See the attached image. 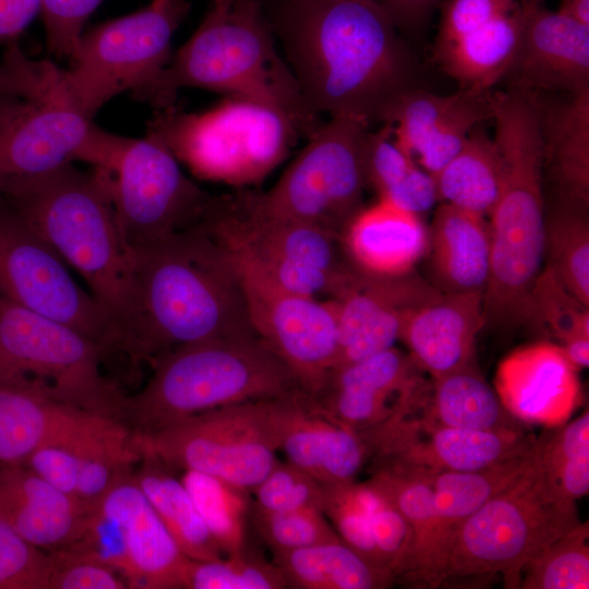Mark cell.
Instances as JSON below:
<instances>
[{
  "instance_id": "1",
  "label": "cell",
  "mask_w": 589,
  "mask_h": 589,
  "mask_svg": "<svg viewBox=\"0 0 589 589\" xmlns=\"http://www.w3.org/2000/svg\"><path fill=\"white\" fill-rule=\"evenodd\" d=\"M265 1L273 33L315 115L384 122L411 88L410 55L376 0Z\"/></svg>"
},
{
  "instance_id": "2",
  "label": "cell",
  "mask_w": 589,
  "mask_h": 589,
  "mask_svg": "<svg viewBox=\"0 0 589 589\" xmlns=\"http://www.w3.org/2000/svg\"><path fill=\"white\" fill-rule=\"evenodd\" d=\"M133 317L120 349L149 361L194 342L256 335L227 247L203 224L131 250Z\"/></svg>"
},
{
  "instance_id": "3",
  "label": "cell",
  "mask_w": 589,
  "mask_h": 589,
  "mask_svg": "<svg viewBox=\"0 0 589 589\" xmlns=\"http://www.w3.org/2000/svg\"><path fill=\"white\" fill-rule=\"evenodd\" d=\"M111 175L65 164L0 192L21 217L85 281L110 317L117 347L133 317L130 252L110 194Z\"/></svg>"
},
{
  "instance_id": "4",
  "label": "cell",
  "mask_w": 589,
  "mask_h": 589,
  "mask_svg": "<svg viewBox=\"0 0 589 589\" xmlns=\"http://www.w3.org/2000/svg\"><path fill=\"white\" fill-rule=\"evenodd\" d=\"M275 38L265 0H233L226 11L212 9L164 69L132 92L133 97L158 110L172 107L185 87L251 98L289 115L308 137L322 121L306 105Z\"/></svg>"
},
{
  "instance_id": "5",
  "label": "cell",
  "mask_w": 589,
  "mask_h": 589,
  "mask_svg": "<svg viewBox=\"0 0 589 589\" xmlns=\"http://www.w3.org/2000/svg\"><path fill=\"white\" fill-rule=\"evenodd\" d=\"M501 189L490 214L491 266L485 324L514 329L531 323L532 289L544 260L543 140L537 109L501 106L493 116Z\"/></svg>"
},
{
  "instance_id": "6",
  "label": "cell",
  "mask_w": 589,
  "mask_h": 589,
  "mask_svg": "<svg viewBox=\"0 0 589 589\" xmlns=\"http://www.w3.org/2000/svg\"><path fill=\"white\" fill-rule=\"evenodd\" d=\"M124 396L121 421L151 434L190 417L302 389L287 364L257 336L212 339L175 348Z\"/></svg>"
},
{
  "instance_id": "7",
  "label": "cell",
  "mask_w": 589,
  "mask_h": 589,
  "mask_svg": "<svg viewBox=\"0 0 589 589\" xmlns=\"http://www.w3.org/2000/svg\"><path fill=\"white\" fill-rule=\"evenodd\" d=\"M147 134L164 143L194 176L238 188L263 180L303 136L286 112L239 96H225L199 112L159 110Z\"/></svg>"
},
{
  "instance_id": "8",
  "label": "cell",
  "mask_w": 589,
  "mask_h": 589,
  "mask_svg": "<svg viewBox=\"0 0 589 589\" xmlns=\"http://www.w3.org/2000/svg\"><path fill=\"white\" fill-rule=\"evenodd\" d=\"M580 522L576 502L560 495L537 462L512 486L468 516L455 530L442 584L450 578L502 574L519 587L526 564Z\"/></svg>"
},
{
  "instance_id": "9",
  "label": "cell",
  "mask_w": 589,
  "mask_h": 589,
  "mask_svg": "<svg viewBox=\"0 0 589 589\" xmlns=\"http://www.w3.org/2000/svg\"><path fill=\"white\" fill-rule=\"evenodd\" d=\"M106 352L76 328L0 298V381L121 421L125 395L100 372Z\"/></svg>"
},
{
  "instance_id": "10",
  "label": "cell",
  "mask_w": 589,
  "mask_h": 589,
  "mask_svg": "<svg viewBox=\"0 0 589 589\" xmlns=\"http://www.w3.org/2000/svg\"><path fill=\"white\" fill-rule=\"evenodd\" d=\"M369 124L329 117L267 192L242 189L249 206L263 215L318 227L337 236L362 207L366 185Z\"/></svg>"
},
{
  "instance_id": "11",
  "label": "cell",
  "mask_w": 589,
  "mask_h": 589,
  "mask_svg": "<svg viewBox=\"0 0 589 589\" xmlns=\"http://www.w3.org/2000/svg\"><path fill=\"white\" fill-rule=\"evenodd\" d=\"M187 0H152L133 13L83 33L59 84L88 119L115 96L153 80L170 60L171 41L187 16Z\"/></svg>"
},
{
  "instance_id": "12",
  "label": "cell",
  "mask_w": 589,
  "mask_h": 589,
  "mask_svg": "<svg viewBox=\"0 0 589 589\" xmlns=\"http://www.w3.org/2000/svg\"><path fill=\"white\" fill-rule=\"evenodd\" d=\"M247 251L283 288L306 297L336 298L357 269L342 259L340 238L308 224L253 211L242 189L214 196L203 221Z\"/></svg>"
},
{
  "instance_id": "13",
  "label": "cell",
  "mask_w": 589,
  "mask_h": 589,
  "mask_svg": "<svg viewBox=\"0 0 589 589\" xmlns=\"http://www.w3.org/2000/svg\"><path fill=\"white\" fill-rule=\"evenodd\" d=\"M214 235L231 255L253 330L287 364L302 390L314 396L336 361L335 301L283 288L241 247Z\"/></svg>"
},
{
  "instance_id": "14",
  "label": "cell",
  "mask_w": 589,
  "mask_h": 589,
  "mask_svg": "<svg viewBox=\"0 0 589 589\" xmlns=\"http://www.w3.org/2000/svg\"><path fill=\"white\" fill-rule=\"evenodd\" d=\"M110 194L129 251L200 226L214 199L149 134L125 137L111 172Z\"/></svg>"
},
{
  "instance_id": "15",
  "label": "cell",
  "mask_w": 589,
  "mask_h": 589,
  "mask_svg": "<svg viewBox=\"0 0 589 589\" xmlns=\"http://www.w3.org/2000/svg\"><path fill=\"white\" fill-rule=\"evenodd\" d=\"M261 400L200 413L151 434L134 433L142 454L169 469L204 472L251 490L278 461Z\"/></svg>"
},
{
  "instance_id": "16",
  "label": "cell",
  "mask_w": 589,
  "mask_h": 589,
  "mask_svg": "<svg viewBox=\"0 0 589 589\" xmlns=\"http://www.w3.org/2000/svg\"><path fill=\"white\" fill-rule=\"evenodd\" d=\"M73 546L116 569L128 588L181 589L190 558L134 481L116 483L88 513Z\"/></svg>"
},
{
  "instance_id": "17",
  "label": "cell",
  "mask_w": 589,
  "mask_h": 589,
  "mask_svg": "<svg viewBox=\"0 0 589 589\" xmlns=\"http://www.w3.org/2000/svg\"><path fill=\"white\" fill-rule=\"evenodd\" d=\"M69 268L0 196V298L76 328L106 351L116 348L110 317Z\"/></svg>"
},
{
  "instance_id": "18",
  "label": "cell",
  "mask_w": 589,
  "mask_h": 589,
  "mask_svg": "<svg viewBox=\"0 0 589 589\" xmlns=\"http://www.w3.org/2000/svg\"><path fill=\"white\" fill-rule=\"evenodd\" d=\"M370 471L398 469L432 476L474 471L532 452L538 440L519 429L472 430L433 423L411 409L359 433Z\"/></svg>"
},
{
  "instance_id": "19",
  "label": "cell",
  "mask_w": 589,
  "mask_h": 589,
  "mask_svg": "<svg viewBox=\"0 0 589 589\" xmlns=\"http://www.w3.org/2000/svg\"><path fill=\"white\" fill-rule=\"evenodd\" d=\"M103 129L59 84V68L36 94L0 115V192L74 160L92 164Z\"/></svg>"
},
{
  "instance_id": "20",
  "label": "cell",
  "mask_w": 589,
  "mask_h": 589,
  "mask_svg": "<svg viewBox=\"0 0 589 589\" xmlns=\"http://www.w3.org/2000/svg\"><path fill=\"white\" fill-rule=\"evenodd\" d=\"M267 433L287 461L322 484L356 481L366 464L361 435L325 414L302 389L260 401Z\"/></svg>"
},
{
  "instance_id": "21",
  "label": "cell",
  "mask_w": 589,
  "mask_h": 589,
  "mask_svg": "<svg viewBox=\"0 0 589 589\" xmlns=\"http://www.w3.org/2000/svg\"><path fill=\"white\" fill-rule=\"evenodd\" d=\"M129 431L115 418L0 381V464L22 465L36 448L52 443L85 452L123 438Z\"/></svg>"
},
{
  "instance_id": "22",
  "label": "cell",
  "mask_w": 589,
  "mask_h": 589,
  "mask_svg": "<svg viewBox=\"0 0 589 589\" xmlns=\"http://www.w3.org/2000/svg\"><path fill=\"white\" fill-rule=\"evenodd\" d=\"M442 293L412 272L389 277L357 272L336 303L337 369L394 347L407 315Z\"/></svg>"
},
{
  "instance_id": "23",
  "label": "cell",
  "mask_w": 589,
  "mask_h": 589,
  "mask_svg": "<svg viewBox=\"0 0 589 589\" xmlns=\"http://www.w3.org/2000/svg\"><path fill=\"white\" fill-rule=\"evenodd\" d=\"M409 354L395 347L334 369L312 396L336 422L358 433L385 422L426 385Z\"/></svg>"
},
{
  "instance_id": "24",
  "label": "cell",
  "mask_w": 589,
  "mask_h": 589,
  "mask_svg": "<svg viewBox=\"0 0 589 589\" xmlns=\"http://www.w3.org/2000/svg\"><path fill=\"white\" fill-rule=\"evenodd\" d=\"M507 75L528 91L589 88V25L543 4L521 7L520 44Z\"/></svg>"
},
{
  "instance_id": "25",
  "label": "cell",
  "mask_w": 589,
  "mask_h": 589,
  "mask_svg": "<svg viewBox=\"0 0 589 589\" xmlns=\"http://www.w3.org/2000/svg\"><path fill=\"white\" fill-rule=\"evenodd\" d=\"M577 370L558 345L536 342L508 354L496 371V392L515 417L554 424L578 402Z\"/></svg>"
},
{
  "instance_id": "26",
  "label": "cell",
  "mask_w": 589,
  "mask_h": 589,
  "mask_svg": "<svg viewBox=\"0 0 589 589\" xmlns=\"http://www.w3.org/2000/svg\"><path fill=\"white\" fill-rule=\"evenodd\" d=\"M483 297L478 291L442 292L405 318L399 339L432 378L476 362V338L485 325Z\"/></svg>"
},
{
  "instance_id": "27",
  "label": "cell",
  "mask_w": 589,
  "mask_h": 589,
  "mask_svg": "<svg viewBox=\"0 0 589 589\" xmlns=\"http://www.w3.org/2000/svg\"><path fill=\"white\" fill-rule=\"evenodd\" d=\"M88 513L23 465L0 464V517L34 545L52 551L77 541Z\"/></svg>"
},
{
  "instance_id": "28",
  "label": "cell",
  "mask_w": 589,
  "mask_h": 589,
  "mask_svg": "<svg viewBox=\"0 0 589 589\" xmlns=\"http://www.w3.org/2000/svg\"><path fill=\"white\" fill-rule=\"evenodd\" d=\"M340 241L359 272L380 277L398 276L412 272L428 252L429 229L420 215L378 197L354 214Z\"/></svg>"
},
{
  "instance_id": "29",
  "label": "cell",
  "mask_w": 589,
  "mask_h": 589,
  "mask_svg": "<svg viewBox=\"0 0 589 589\" xmlns=\"http://www.w3.org/2000/svg\"><path fill=\"white\" fill-rule=\"evenodd\" d=\"M431 272L443 293L483 292L491 266V235L485 217L442 203L429 229Z\"/></svg>"
},
{
  "instance_id": "30",
  "label": "cell",
  "mask_w": 589,
  "mask_h": 589,
  "mask_svg": "<svg viewBox=\"0 0 589 589\" xmlns=\"http://www.w3.org/2000/svg\"><path fill=\"white\" fill-rule=\"evenodd\" d=\"M543 165L561 201L589 204V88L541 105Z\"/></svg>"
},
{
  "instance_id": "31",
  "label": "cell",
  "mask_w": 589,
  "mask_h": 589,
  "mask_svg": "<svg viewBox=\"0 0 589 589\" xmlns=\"http://www.w3.org/2000/svg\"><path fill=\"white\" fill-rule=\"evenodd\" d=\"M370 472L369 481L398 508L412 529L410 558L398 581L438 587L442 585L444 552L429 476L398 469Z\"/></svg>"
},
{
  "instance_id": "32",
  "label": "cell",
  "mask_w": 589,
  "mask_h": 589,
  "mask_svg": "<svg viewBox=\"0 0 589 589\" xmlns=\"http://www.w3.org/2000/svg\"><path fill=\"white\" fill-rule=\"evenodd\" d=\"M520 36L521 7L436 47V59L461 89L484 93L509 73Z\"/></svg>"
},
{
  "instance_id": "33",
  "label": "cell",
  "mask_w": 589,
  "mask_h": 589,
  "mask_svg": "<svg viewBox=\"0 0 589 589\" xmlns=\"http://www.w3.org/2000/svg\"><path fill=\"white\" fill-rule=\"evenodd\" d=\"M411 409L444 426L472 430L520 428L476 362L432 378L422 398Z\"/></svg>"
},
{
  "instance_id": "34",
  "label": "cell",
  "mask_w": 589,
  "mask_h": 589,
  "mask_svg": "<svg viewBox=\"0 0 589 589\" xmlns=\"http://www.w3.org/2000/svg\"><path fill=\"white\" fill-rule=\"evenodd\" d=\"M288 588L384 589L396 582L394 574L364 558L342 540L273 554Z\"/></svg>"
},
{
  "instance_id": "35",
  "label": "cell",
  "mask_w": 589,
  "mask_h": 589,
  "mask_svg": "<svg viewBox=\"0 0 589 589\" xmlns=\"http://www.w3.org/2000/svg\"><path fill=\"white\" fill-rule=\"evenodd\" d=\"M538 444L528 454L480 470L445 471L429 476L438 518L444 566L450 539L457 527L488 501L512 486L532 469L537 462Z\"/></svg>"
},
{
  "instance_id": "36",
  "label": "cell",
  "mask_w": 589,
  "mask_h": 589,
  "mask_svg": "<svg viewBox=\"0 0 589 589\" xmlns=\"http://www.w3.org/2000/svg\"><path fill=\"white\" fill-rule=\"evenodd\" d=\"M140 462L137 471L133 473L134 481L182 553L194 561L223 557L182 481L151 454H142Z\"/></svg>"
},
{
  "instance_id": "37",
  "label": "cell",
  "mask_w": 589,
  "mask_h": 589,
  "mask_svg": "<svg viewBox=\"0 0 589 589\" xmlns=\"http://www.w3.org/2000/svg\"><path fill=\"white\" fill-rule=\"evenodd\" d=\"M434 180L438 201L490 216L501 189V160L493 137L477 125Z\"/></svg>"
},
{
  "instance_id": "38",
  "label": "cell",
  "mask_w": 589,
  "mask_h": 589,
  "mask_svg": "<svg viewBox=\"0 0 589 589\" xmlns=\"http://www.w3.org/2000/svg\"><path fill=\"white\" fill-rule=\"evenodd\" d=\"M365 172L378 197L411 213L421 215L437 201L433 176L396 143L388 124L368 134Z\"/></svg>"
},
{
  "instance_id": "39",
  "label": "cell",
  "mask_w": 589,
  "mask_h": 589,
  "mask_svg": "<svg viewBox=\"0 0 589 589\" xmlns=\"http://www.w3.org/2000/svg\"><path fill=\"white\" fill-rule=\"evenodd\" d=\"M180 480L223 555L244 551L250 545L248 527L252 504L251 492L220 478L194 470H184Z\"/></svg>"
},
{
  "instance_id": "40",
  "label": "cell",
  "mask_w": 589,
  "mask_h": 589,
  "mask_svg": "<svg viewBox=\"0 0 589 589\" xmlns=\"http://www.w3.org/2000/svg\"><path fill=\"white\" fill-rule=\"evenodd\" d=\"M588 208L562 201L545 217L544 257L564 286L589 306Z\"/></svg>"
},
{
  "instance_id": "41",
  "label": "cell",
  "mask_w": 589,
  "mask_h": 589,
  "mask_svg": "<svg viewBox=\"0 0 589 589\" xmlns=\"http://www.w3.org/2000/svg\"><path fill=\"white\" fill-rule=\"evenodd\" d=\"M538 465L553 489L576 502L589 491V412L539 440Z\"/></svg>"
},
{
  "instance_id": "42",
  "label": "cell",
  "mask_w": 589,
  "mask_h": 589,
  "mask_svg": "<svg viewBox=\"0 0 589 589\" xmlns=\"http://www.w3.org/2000/svg\"><path fill=\"white\" fill-rule=\"evenodd\" d=\"M479 93L461 89L438 95L411 87L398 97L383 124L390 127L396 143L414 158L425 140Z\"/></svg>"
},
{
  "instance_id": "43",
  "label": "cell",
  "mask_w": 589,
  "mask_h": 589,
  "mask_svg": "<svg viewBox=\"0 0 589 589\" xmlns=\"http://www.w3.org/2000/svg\"><path fill=\"white\" fill-rule=\"evenodd\" d=\"M589 526L579 522L554 540L522 569L520 588L588 589Z\"/></svg>"
},
{
  "instance_id": "44",
  "label": "cell",
  "mask_w": 589,
  "mask_h": 589,
  "mask_svg": "<svg viewBox=\"0 0 589 589\" xmlns=\"http://www.w3.org/2000/svg\"><path fill=\"white\" fill-rule=\"evenodd\" d=\"M281 569L249 545L244 551L211 561L190 560L185 589H285Z\"/></svg>"
},
{
  "instance_id": "45",
  "label": "cell",
  "mask_w": 589,
  "mask_h": 589,
  "mask_svg": "<svg viewBox=\"0 0 589 589\" xmlns=\"http://www.w3.org/2000/svg\"><path fill=\"white\" fill-rule=\"evenodd\" d=\"M531 323L546 326L561 348L589 340V306L580 302L548 265L532 289Z\"/></svg>"
},
{
  "instance_id": "46",
  "label": "cell",
  "mask_w": 589,
  "mask_h": 589,
  "mask_svg": "<svg viewBox=\"0 0 589 589\" xmlns=\"http://www.w3.org/2000/svg\"><path fill=\"white\" fill-rule=\"evenodd\" d=\"M250 525L272 554L341 540L323 512L306 506L286 512H261L251 504Z\"/></svg>"
},
{
  "instance_id": "47",
  "label": "cell",
  "mask_w": 589,
  "mask_h": 589,
  "mask_svg": "<svg viewBox=\"0 0 589 589\" xmlns=\"http://www.w3.org/2000/svg\"><path fill=\"white\" fill-rule=\"evenodd\" d=\"M358 492L364 504L373 539L384 567L389 569L396 581L405 574L410 558L412 529L386 495L369 480L357 482Z\"/></svg>"
},
{
  "instance_id": "48",
  "label": "cell",
  "mask_w": 589,
  "mask_h": 589,
  "mask_svg": "<svg viewBox=\"0 0 589 589\" xmlns=\"http://www.w3.org/2000/svg\"><path fill=\"white\" fill-rule=\"evenodd\" d=\"M320 509L346 544L368 561L384 567L373 539L366 508L358 492L357 481L323 484Z\"/></svg>"
},
{
  "instance_id": "49",
  "label": "cell",
  "mask_w": 589,
  "mask_h": 589,
  "mask_svg": "<svg viewBox=\"0 0 589 589\" xmlns=\"http://www.w3.org/2000/svg\"><path fill=\"white\" fill-rule=\"evenodd\" d=\"M323 484L289 461H277L252 490V507L286 512L306 506L320 508Z\"/></svg>"
},
{
  "instance_id": "50",
  "label": "cell",
  "mask_w": 589,
  "mask_h": 589,
  "mask_svg": "<svg viewBox=\"0 0 589 589\" xmlns=\"http://www.w3.org/2000/svg\"><path fill=\"white\" fill-rule=\"evenodd\" d=\"M52 561L0 517V589H49Z\"/></svg>"
},
{
  "instance_id": "51",
  "label": "cell",
  "mask_w": 589,
  "mask_h": 589,
  "mask_svg": "<svg viewBox=\"0 0 589 589\" xmlns=\"http://www.w3.org/2000/svg\"><path fill=\"white\" fill-rule=\"evenodd\" d=\"M52 570L49 589H125L112 567L69 544L49 551Z\"/></svg>"
},
{
  "instance_id": "52",
  "label": "cell",
  "mask_w": 589,
  "mask_h": 589,
  "mask_svg": "<svg viewBox=\"0 0 589 589\" xmlns=\"http://www.w3.org/2000/svg\"><path fill=\"white\" fill-rule=\"evenodd\" d=\"M103 0H41L47 49L59 58L70 57L83 27Z\"/></svg>"
},
{
  "instance_id": "53",
  "label": "cell",
  "mask_w": 589,
  "mask_h": 589,
  "mask_svg": "<svg viewBox=\"0 0 589 589\" xmlns=\"http://www.w3.org/2000/svg\"><path fill=\"white\" fill-rule=\"evenodd\" d=\"M519 7L517 0H446L442 5L435 47L446 45Z\"/></svg>"
},
{
  "instance_id": "54",
  "label": "cell",
  "mask_w": 589,
  "mask_h": 589,
  "mask_svg": "<svg viewBox=\"0 0 589 589\" xmlns=\"http://www.w3.org/2000/svg\"><path fill=\"white\" fill-rule=\"evenodd\" d=\"M22 465L53 488L75 497L79 455L74 448L46 444L31 453Z\"/></svg>"
},
{
  "instance_id": "55",
  "label": "cell",
  "mask_w": 589,
  "mask_h": 589,
  "mask_svg": "<svg viewBox=\"0 0 589 589\" xmlns=\"http://www.w3.org/2000/svg\"><path fill=\"white\" fill-rule=\"evenodd\" d=\"M41 0H0V43L17 37L40 13Z\"/></svg>"
},
{
  "instance_id": "56",
  "label": "cell",
  "mask_w": 589,
  "mask_h": 589,
  "mask_svg": "<svg viewBox=\"0 0 589 589\" xmlns=\"http://www.w3.org/2000/svg\"><path fill=\"white\" fill-rule=\"evenodd\" d=\"M398 28L417 27L425 22L442 0H376Z\"/></svg>"
},
{
  "instance_id": "57",
  "label": "cell",
  "mask_w": 589,
  "mask_h": 589,
  "mask_svg": "<svg viewBox=\"0 0 589 589\" xmlns=\"http://www.w3.org/2000/svg\"><path fill=\"white\" fill-rule=\"evenodd\" d=\"M24 98L23 85L13 60L4 55L0 64V115Z\"/></svg>"
},
{
  "instance_id": "58",
  "label": "cell",
  "mask_w": 589,
  "mask_h": 589,
  "mask_svg": "<svg viewBox=\"0 0 589 589\" xmlns=\"http://www.w3.org/2000/svg\"><path fill=\"white\" fill-rule=\"evenodd\" d=\"M557 10L589 25V0H561Z\"/></svg>"
},
{
  "instance_id": "59",
  "label": "cell",
  "mask_w": 589,
  "mask_h": 589,
  "mask_svg": "<svg viewBox=\"0 0 589 589\" xmlns=\"http://www.w3.org/2000/svg\"><path fill=\"white\" fill-rule=\"evenodd\" d=\"M212 1V9L217 11H226L228 10L233 0H211Z\"/></svg>"
},
{
  "instance_id": "60",
  "label": "cell",
  "mask_w": 589,
  "mask_h": 589,
  "mask_svg": "<svg viewBox=\"0 0 589 589\" xmlns=\"http://www.w3.org/2000/svg\"><path fill=\"white\" fill-rule=\"evenodd\" d=\"M521 7L543 4L544 0H517Z\"/></svg>"
}]
</instances>
